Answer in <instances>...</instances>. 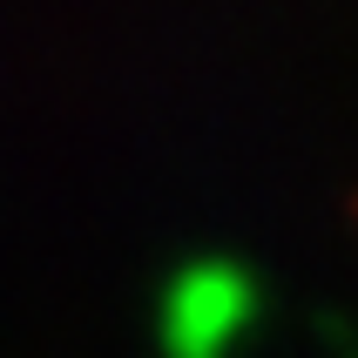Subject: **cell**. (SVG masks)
Wrapping results in <instances>:
<instances>
[{"instance_id":"1","label":"cell","mask_w":358,"mask_h":358,"mask_svg":"<svg viewBox=\"0 0 358 358\" xmlns=\"http://www.w3.org/2000/svg\"><path fill=\"white\" fill-rule=\"evenodd\" d=\"M250 324V271L230 257H189L169 271L156 304L162 358H223V345Z\"/></svg>"}]
</instances>
